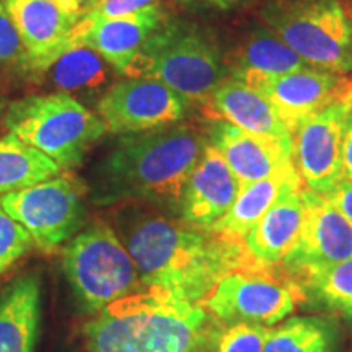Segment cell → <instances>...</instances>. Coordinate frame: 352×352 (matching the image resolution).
<instances>
[{
    "mask_svg": "<svg viewBox=\"0 0 352 352\" xmlns=\"http://www.w3.org/2000/svg\"><path fill=\"white\" fill-rule=\"evenodd\" d=\"M175 2L183 3V6H191V7H206V8H219V10H228V8L239 6L241 0H175Z\"/></svg>",
    "mask_w": 352,
    "mask_h": 352,
    "instance_id": "836d02e7",
    "label": "cell"
},
{
    "mask_svg": "<svg viewBox=\"0 0 352 352\" xmlns=\"http://www.w3.org/2000/svg\"><path fill=\"white\" fill-rule=\"evenodd\" d=\"M3 210L21 223L43 252H54L80 228L85 209L76 179L57 175L0 197Z\"/></svg>",
    "mask_w": 352,
    "mask_h": 352,
    "instance_id": "9c48e42d",
    "label": "cell"
},
{
    "mask_svg": "<svg viewBox=\"0 0 352 352\" xmlns=\"http://www.w3.org/2000/svg\"><path fill=\"white\" fill-rule=\"evenodd\" d=\"M307 298L305 290L279 266L253 263L223 276L201 305L220 323L243 321L274 327Z\"/></svg>",
    "mask_w": 352,
    "mask_h": 352,
    "instance_id": "ba28073f",
    "label": "cell"
},
{
    "mask_svg": "<svg viewBox=\"0 0 352 352\" xmlns=\"http://www.w3.org/2000/svg\"><path fill=\"white\" fill-rule=\"evenodd\" d=\"M0 65L8 69L32 70L28 52L15 23L0 3Z\"/></svg>",
    "mask_w": 352,
    "mask_h": 352,
    "instance_id": "f1b7e54d",
    "label": "cell"
},
{
    "mask_svg": "<svg viewBox=\"0 0 352 352\" xmlns=\"http://www.w3.org/2000/svg\"><path fill=\"white\" fill-rule=\"evenodd\" d=\"M201 303L145 287L109 303L85 324L90 352H188L212 336Z\"/></svg>",
    "mask_w": 352,
    "mask_h": 352,
    "instance_id": "3957f363",
    "label": "cell"
},
{
    "mask_svg": "<svg viewBox=\"0 0 352 352\" xmlns=\"http://www.w3.org/2000/svg\"><path fill=\"white\" fill-rule=\"evenodd\" d=\"M321 305L352 318V258L321 270L300 284Z\"/></svg>",
    "mask_w": 352,
    "mask_h": 352,
    "instance_id": "484cf974",
    "label": "cell"
},
{
    "mask_svg": "<svg viewBox=\"0 0 352 352\" xmlns=\"http://www.w3.org/2000/svg\"><path fill=\"white\" fill-rule=\"evenodd\" d=\"M33 245L28 230L0 206V276L28 253Z\"/></svg>",
    "mask_w": 352,
    "mask_h": 352,
    "instance_id": "83f0119b",
    "label": "cell"
},
{
    "mask_svg": "<svg viewBox=\"0 0 352 352\" xmlns=\"http://www.w3.org/2000/svg\"><path fill=\"white\" fill-rule=\"evenodd\" d=\"M297 166H289L270 178L240 186V192L230 210L209 230L230 239L243 240L256 222L287 192L302 188Z\"/></svg>",
    "mask_w": 352,
    "mask_h": 352,
    "instance_id": "44dd1931",
    "label": "cell"
},
{
    "mask_svg": "<svg viewBox=\"0 0 352 352\" xmlns=\"http://www.w3.org/2000/svg\"><path fill=\"white\" fill-rule=\"evenodd\" d=\"M63 267L78 307L91 315L145 289L134 259L107 223H94L70 240Z\"/></svg>",
    "mask_w": 352,
    "mask_h": 352,
    "instance_id": "8992f818",
    "label": "cell"
},
{
    "mask_svg": "<svg viewBox=\"0 0 352 352\" xmlns=\"http://www.w3.org/2000/svg\"><path fill=\"white\" fill-rule=\"evenodd\" d=\"M60 173V166L38 148L7 134L0 139V196L43 183Z\"/></svg>",
    "mask_w": 352,
    "mask_h": 352,
    "instance_id": "603a6c76",
    "label": "cell"
},
{
    "mask_svg": "<svg viewBox=\"0 0 352 352\" xmlns=\"http://www.w3.org/2000/svg\"><path fill=\"white\" fill-rule=\"evenodd\" d=\"M239 192V179L209 142L189 175L178 214L189 226L209 230L230 210Z\"/></svg>",
    "mask_w": 352,
    "mask_h": 352,
    "instance_id": "9a60e30c",
    "label": "cell"
},
{
    "mask_svg": "<svg viewBox=\"0 0 352 352\" xmlns=\"http://www.w3.org/2000/svg\"><path fill=\"white\" fill-rule=\"evenodd\" d=\"M217 331V329H215ZM215 331L212 336H209L208 340L202 341L201 344H197L196 347H192V349H189L188 352H215L214 349V336H215Z\"/></svg>",
    "mask_w": 352,
    "mask_h": 352,
    "instance_id": "e575fe53",
    "label": "cell"
},
{
    "mask_svg": "<svg viewBox=\"0 0 352 352\" xmlns=\"http://www.w3.org/2000/svg\"><path fill=\"white\" fill-rule=\"evenodd\" d=\"M120 239L145 287H160L201 303L228 272L253 264L243 240L201 230L184 220L135 212L122 222Z\"/></svg>",
    "mask_w": 352,
    "mask_h": 352,
    "instance_id": "6da1fadb",
    "label": "cell"
},
{
    "mask_svg": "<svg viewBox=\"0 0 352 352\" xmlns=\"http://www.w3.org/2000/svg\"><path fill=\"white\" fill-rule=\"evenodd\" d=\"M259 94L271 101L294 134L303 121L333 104L352 107V78L329 70L303 67L272 78Z\"/></svg>",
    "mask_w": 352,
    "mask_h": 352,
    "instance_id": "4fadbf2b",
    "label": "cell"
},
{
    "mask_svg": "<svg viewBox=\"0 0 352 352\" xmlns=\"http://www.w3.org/2000/svg\"><path fill=\"white\" fill-rule=\"evenodd\" d=\"M188 101L152 78H126L109 88L98 103V116L111 134H138L178 124Z\"/></svg>",
    "mask_w": 352,
    "mask_h": 352,
    "instance_id": "8fae6325",
    "label": "cell"
},
{
    "mask_svg": "<svg viewBox=\"0 0 352 352\" xmlns=\"http://www.w3.org/2000/svg\"><path fill=\"white\" fill-rule=\"evenodd\" d=\"M41 320L36 274L16 277L0 292V352H34Z\"/></svg>",
    "mask_w": 352,
    "mask_h": 352,
    "instance_id": "d6986e66",
    "label": "cell"
},
{
    "mask_svg": "<svg viewBox=\"0 0 352 352\" xmlns=\"http://www.w3.org/2000/svg\"><path fill=\"white\" fill-rule=\"evenodd\" d=\"M272 328L256 323H230L215 331V352H263Z\"/></svg>",
    "mask_w": 352,
    "mask_h": 352,
    "instance_id": "4316f807",
    "label": "cell"
},
{
    "mask_svg": "<svg viewBox=\"0 0 352 352\" xmlns=\"http://www.w3.org/2000/svg\"><path fill=\"white\" fill-rule=\"evenodd\" d=\"M305 67L302 57L292 51L279 36L264 32L254 33L241 50L233 78L261 91L272 78Z\"/></svg>",
    "mask_w": 352,
    "mask_h": 352,
    "instance_id": "7402d4cb",
    "label": "cell"
},
{
    "mask_svg": "<svg viewBox=\"0 0 352 352\" xmlns=\"http://www.w3.org/2000/svg\"><path fill=\"white\" fill-rule=\"evenodd\" d=\"M214 111L228 124L256 135L277 140H292L271 101L240 80L220 83L210 98Z\"/></svg>",
    "mask_w": 352,
    "mask_h": 352,
    "instance_id": "ffe728a7",
    "label": "cell"
},
{
    "mask_svg": "<svg viewBox=\"0 0 352 352\" xmlns=\"http://www.w3.org/2000/svg\"><path fill=\"white\" fill-rule=\"evenodd\" d=\"M57 2H59L64 10L67 12L70 16H74L78 23L83 16H87L88 13L94 10L98 3L103 2V0H57Z\"/></svg>",
    "mask_w": 352,
    "mask_h": 352,
    "instance_id": "1f68e13d",
    "label": "cell"
},
{
    "mask_svg": "<svg viewBox=\"0 0 352 352\" xmlns=\"http://www.w3.org/2000/svg\"><path fill=\"white\" fill-rule=\"evenodd\" d=\"M302 232L279 267L300 285L307 277L352 258V223L327 196L300 189Z\"/></svg>",
    "mask_w": 352,
    "mask_h": 352,
    "instance_id": "30bf717a",
    "label": "cell"
},
{
    "mask_svg": "<svg viewBox=\"0 0 352 352\" xmlns=\"http://www.w3.org/2000/svg\"><path fill=\"white\" fill-rule=\"evenodd\" d=\"M164 21L162 8L152 3L120 19L101 20L91 25L77 23L70 36V47H91L114 69L124 72L142 44Z\"/></svg>",
    "mask_w": 352,
    "mask_h": 352,
    "instance_id": "e0dca14e",
    "label": "cell"
},
{
    "mask_svg": "<svg viewBox=\"0 0 352 352\" xmlns=\"http://www.w3.org/2000/svg\"><path fill=\"white\" fill-rule=\"evenodd\" d=\"M329 201L346 215L352 223V182L351 179H341L340 184L333 189V192L327 196Z\"/></svg>",
    "mask_w": 352,
    "mask_h": 352,
    "instance_id": "4dcf8cb0",
    "label": "cell"
},
{
    "mask_svg": "<svg viewBox=\"0 0 352 352\" xmlns=\"http://www.w3.org/2000/svg\"><path fill=\"white\" fill-rule=\"evenodd\" d=\"M208 144L189 124L122 135L96 165L91 197L101 206L142 201L179 212L184 186Z\"/></svg>",
    "mask_w": 352,
    "mask_h": 352,
    "instance_id": "7a4b0ae2",
    "label": "cell"
},
{
    "mask_svg": "<svg viewBox=\"0 0 352 352\" xmlns=\"http://www.w3.org/2000/svg\"><path fill=\"white\" fill-rule=\"evenodd\" d=\"M19 30L32 70H47L70 50L77 20L57 0H0Z\"/></svg>",
    "mask_w": 352,
    "mask_h": 352,
    "instance_id": "5bb4252c",
    "label": "cell"
},
{
    "mask_svg": "<svg viewBox=\"0 0 352 352\" xmlns=\"http://www.w3.org/2000/svg\"><path fill=\"white\" fill-rule=\"evenodd\" d=\"M210 144L220 152L240 186L270 178L294 166V142L256 135L220 121L210 131Z\"/></svg>",
    "mask_w": 352,
    "mask_h": 352,
    "instance_id": "2e32d148",
    "label": "cell"
},
{
    "mask_svg": "<svg viewBox=\"0 0 352 352\" xmlns=\"http://www.w3.org/2000/svg\"><path fill=\"white\" fill-rule=\"evenodd\" d=\"M300 189L280 197L246 235V250L259 266H279L300 236L305 214Z\"/></svg>",
    "mask_w": 352,
    "mask_h": 352,
    "instance_id": "ac0fdd59",
    "label": "cell"
},
{
    "mask_svg": "<svg viewBox=\"0 0 352 352\" xmlns=\"http://www.w3.org/2000/svg\"><path fill=\"white\" fill-rule=\"evenodd\" d=\"M342 176L352 182V113L347 120L344 139H342Z\"/></svg>",
    "mask_w": 352,
    "mask_h": 352,
    "instance_id": "d6a6232c",
    "label": "cell"
},
{
    "mask_svg": "<svg viewBox=\"0 0 352 352\" xmlns=\"http://www.w3.org/2000/svg\"><path fill=\"white\" fill-rule=\"evenodd\" d=\"M351 104H333L302 122L292 134L294 158L302 182L311 191L329 196L342 176V139Z\"/></svg>",
    "mask_w": 352,
    "mask_h": 352,
    "instance_id": "7c38bea8",
    "label": "cell"
},
{
    "mask_svg": "<svg viewBox=\"0 0 352 352\" xmlns=\"http://www.w3.org/2000/svg\"><path fill=\"white\" fill-rule=\"evenodd\" d=\"M47 70L51 82L65 94L95 90L107 82V60L87 46L70 47Z\"/></svg>",
    "mask_w": 352,
    "mask_h": 352,
    "instance_id": "cb8c5ba5",
    "label": "cell"
},
{
    "mask_svg": "<svg viewBox=\"0 0 352 352\" xmlns=\"http://www.w3.org/2000/svg\"><path fill=\"white\" fill-rule=\"evenodd\" d=\"M157 0H103L87 16L78 21L80 25H91L101 20L120 19V16L131 15L142 8L152 6Z\"/></svg>",
    "mask_w": 352,
    "mask_h": 352,
    "instance_id": "f546056e",
    "label": "cell"
},
{
    "mask_svg": "<svg viewBox=\"0 0 352 352\" xmlns=\"http://www.w3.org/2000/svg\"><path fill=\"white\" fill-rule=\"evenodd\" d=\"M164 83L188 103H206L222 83V57L214 39L186 21H164L124 72Z\"/></svg>",
    "mask_w": 352,
    "mask_h": 352,
    "instance_id": "277c9868",
    "label": "cell"
},
{
    "mask_svg": "<svg viewBox=\"0 0 352 352\" xmlns=\"http://www.w3.org/2000/svg\"><path fill=\"white\" fill-rule=\"evenodd\" d=\"M3 124L8 134L38 148L65 170L80 165L91 145L108 132L98 114L65 91L13 101Z\"/></svg>",
    "mask_w": 352,
    "mask_h": 352,
    "instance_id": "5b68a950",
    "label": "cell"
},
{
    "mask_svg": "<svg viewBox=\"0 0 352 352\" xmlns=\"http://www.w3.org/2000/svg\"><path fill=\"white\" fill-rule=\"evenodd\" d=\"M334 334L327 320L296 316L272 328L263 352H331Z\"/></svg>",
    "mask_w": 352,
    "mask_h": 352,
    "instance_id": "d4e9b609",
    "label": "cell"
},
{
    "mask_svg": "<svg viewBox=\"0 0 352 352\" xmlns=\"http://www.w3.org/2000/svg\"><path fill=\"white\" fill-rule=\"evenodd\" d=\"M264 19L305 64L338 74L352 69V25L338 0H277Z\"/></svg>",
    "mask_w": 352,
    "mask_h": 352,
    "instance_id": "52a82bcc",
    "label": "cell"
}]
</instances>
